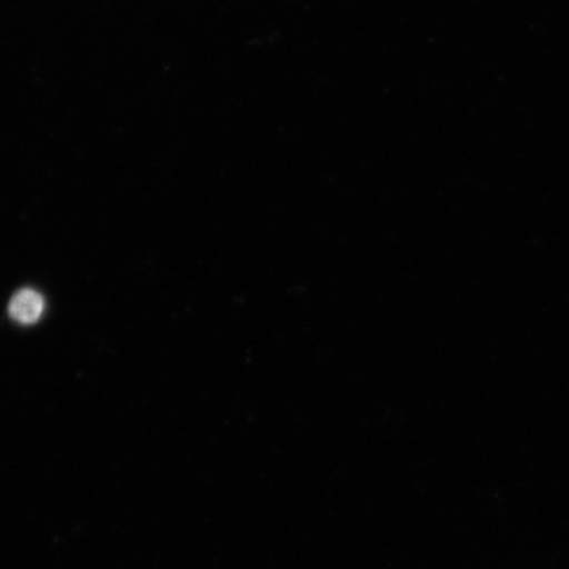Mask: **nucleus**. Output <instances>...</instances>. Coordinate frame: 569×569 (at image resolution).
<instances>
[{
    "label": "nucleus",
    "instance_id": "nucleus-1",
    "mask_svg": "<svg viewBox=\"0 0 569 569\" xmlns=\"http://www.w3.org/2000/svg\"><path fill=\"white\" fill-rule=\"evenodd\" d=\"M43 310V298L32 290L20 291L10 302L11 318L22 325H32L39 321Z\"/></svg>",
    "mask_w": 569,
    "mask_h": 569
}]
</instances>
